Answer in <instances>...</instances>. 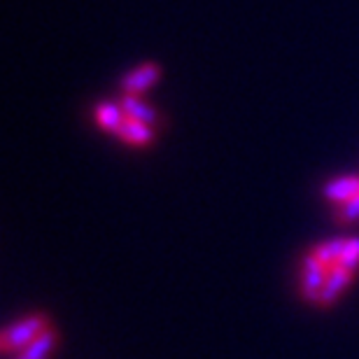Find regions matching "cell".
<instances>
[{
	"label": "cell",
	"mask_w": 359,
	"mask_h": 359,
	"mask_svg": "<svg viewBox=\"0 0 359 359\" xmlns=\"http://www.w3.org/2000/svg\"><path fill=\"white\" fill-rule=\"evenodd\" d=\"M47 329H49V320L45 313L28 315V318L3 329V334H0V350H3V353H21V350L31 346L40 334H45Z\"/></svg>",
	"instance_id": "obj_1"
},
{
	"label": "cell",
	"mask_w": 359,
	"mask_h": 359,
	"mask_svg": "<svg viewBox=\"0 0 359 359\" xmlns=\"http://www.w3.org/2000/svg\"><path fill=\"white\" fill-rule=\"evenodd\" d=\"M327 278H329V269L325 264H322L313 252L306 255L304 264H301V294H304V299L318 304L320 294L325 290Z\"/></svg>",
	"instance_id": "obj_2"
},
{
	"label": "cell",
	"mask_w": 359,
	"mask_h": 359,
	"mask_svg": "<svg viewBox=\"0 0 359 359\" xmlns=\"http://www.w3.org/2000/svg\"><path fill=\"white\" fill-rule=\"evenodd\" d=\"M161 77V68L156 63H142L135 70H131L124 80H121V91L128 96H140L147 89H152Z\"/></svg>",
	"instance_id": "obj_3"
},
{
	"label": "cell",
	"mask_w": 359,
	"mask_h": 359,
	"mask_svg": "<svg viewBox=\"0 0 359 359\" xmlns=\"http://www.w3.org/2000/svg\"><path fill=\"white\" fill-rule=\"evenodd\" d=\"M353 276H355L353 271H348V269H343V266H334L332 271H329V278H327V283H325V290H322V294H320L318 306H322V308L334 306L336 299H339L341 294H343V290H346V287L353 283Z\"/></svg>",
	"instance_id": "obj_4"
},
{
	"label": "cell",
	"mask_w": 359,
	"mask_h": 359,
	"mask_svg": "<svg viewBox=\"0 0 359 359\" xmlns=\"http://www.w3.org/2000/svg\"><path fill=\"white\" fill-rule=\"evenodd\" d=\"M355 196H359V177H353V175L332 180V182L325 187V198L334 205L348 203V201H353Z\"/></svg>",
	"instance_id": "obj_5"
},
{
	"label": "cell",
	"mask_w": 359,
	"mask_h": 359,
	"mask_svg": "<svg viewBox=\"0 0 359 359\" xmlns=\"http://www.w3.org/2000/svg\"><path fill=\"white\" fill-rule=\"evenodd\" d=\"M119 105H121V110H124L126 119L142 121V124H149V126H154L156 121H159V114L154 112V107L147 105L145 100H140V96H128V93H124Z\"/></svg>",
	"instance_id": "obj_6"
},
{
	"label": "cell",
	"mask_w": 359,
	"mask_h": 359,
	"mask_svg": "<svg viewBox=\"0 0 359 359\" xmlns=\"http://www.w3.org/2000/svg\"><path fill=\"white\" fill-rule=\"evenodd\" d=\"M117 135L124 142L133 147H142V145H149L154 140V126L149 124H142V121H133V119H124V124L119 126Z\"/></svg>",
	"instance_id": "obj_7"
},
{
	"label": "cell",
	"mask_w": 359,
	"mask_h": 359,
	"mask_svg": "<svg viewBox=\"0 0 359 359\" xmlns=\"http://www.w3.org/2000/svg\"><path fill=\"white\" fill-rule=\"evenodd\" d=\"M124 110H121L119 103H100L96 107V121L100 128H105V131L110 133H117L119 126L124 124Z\"/></svg>",
	"instance_id": "obj_8"
},
{
	"label": "cell",
	"mask_w": 359,
	"mask_h": 359,
	"mask_svg": "<svg viewBox=\"0 0 359 359\" xmlns=\"http://www.w3.org/2000/svg\"><path fill=\"white\" fill-rule=\"evenodd\" d=\"M54 346H56V334L52 332V329H47L45 334H40L38 339L31 343V346L21 350L17 359H47L49 355H52Z\"/></svg>",
	"instance_id": "obj_9"
},
{
	"label": "cell",
	"mask_w": 359,
	"mask_h": 359,
	"mask_svg": "<svg viewBox=\"0 0 359 359\" xmlns=\"http://www.w3.org/2000/svg\"><path fill=\"white\" fill-rule=\"evenodd\" d=\"M346 241L348 238H334V241H327V243H322V245H318L313 250V255L318 257V259L325 264V266L332 271L336 264H339L341 259V255H343V250H346Z\"/></svg>",
	"instance_id": "obj_10"
},
{
	"label": "cell",
	"mask_w": 359,
	"mask_h": 359,
	"mask_svg": "<svg viewBox=\"0 0 359 359\" xmlns=\"http://www.w3.org/2000/svg\"><path fill=\"white\" fill-rule=\"evenodd\" d=\"M336 266H343L348 271H357L359 269V238H348L346 241V250H343L341 259Z\"/></svg>",
	"instance_id": "obj_11"
},
{
	"label": "cell",
	"mask_w": 359,
	"mask_h": 359,
	"mask_svg": "<svg viewBox=\"0 0 359 359\" xmlns=\"http://www.w3.org/2000/svg\"><path fill=\"white\" fill-rule=\"evenodd\" d=\"M336 219H339L341 224H355V222L359 219V196L348 201V203L339 205V210H336Z\"/></svg>",
	"instance_id": "obj_12"
}]
</instances>
